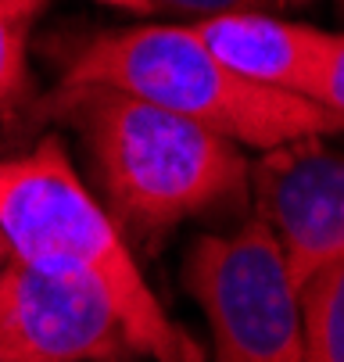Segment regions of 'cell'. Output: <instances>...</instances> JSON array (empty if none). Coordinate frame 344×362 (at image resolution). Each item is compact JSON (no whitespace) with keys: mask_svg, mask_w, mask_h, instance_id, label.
Instances as JSON below:
<instances>
[{"mask_svg":"<svg viewBox=\"0 0 344 362\" xmlns=\"http://www.w3.org/2000/svg\"><path fill=\"white\" fill-rule=\"evenodd\" d=\"M61 86H108L259 151L340 129L316 100L233 76L186 22L90 36L69 58Z\"/></svg>","mask_w":344,"mask_h":362,"instance_id":"obj_3","label":"cell"},{"mask_svg":"<svg viewBox=\"0 0 344 362\" xmlns=\"http://www.w3.org/2000/svg\"><path fill=\"white\" fill-rule=\"evenodd\" d=\"M0 237L15 262L101 294L129 351L155 362H201L198 341L165 316L119 223L86 190L58 136L0 162Z\"/></svg>","mask_w":344,"mask_h":362,"instance_id":"obj_1","label":"cell"},{"mask_svg":"<svg viewBox=\"0 0 344 362\" xmlns=\"http://www.w3.org/2000/svg\"><path fill=\"white\" fill-rule=\"evenodd\" d=\"M312 100L323 112H330L344 129V36H333V33L326 36V54H323Z\"/></svg>","mask_w":344,"mask_h":362,"instance_id":"obj_11","label":"cell"},{"mask_svg":"<svg viewBox=\"0 0 344 362\" xmlns=\"http://www.w3.org/2000/svg\"><path fill=\"white\" fill-rule=\"evenodd\" d=\"M0 269H4V255H0Z\"/></svg>","mask_w":344,"mask_h":362,"instance_id":"obj_13","label":"cell"},{"mask_svg":"<svg viewBox=\"0 0 344 362\" xmlns=\"http://www.w3.org/2000/svg\"><path fill=\"white\" fill-rule=\"evenodd\" d=\"M51 105L83 133L108 212L133 233H162L248 194L240 144L183 115L108 86H61Z\"/></svg>","mask_w":344,"mask_h":362,"instance_id":"obj_2","label":"cell"},{"mask_svg":"<svg viewBox=\"0 0 344 362\" xmlns=\"http://www.w3.org/2000/svg\"><path fill=\"white\" fill-rule=\"evenodd\" d=\"M129 355L119 320L86 284L22 262L0 269V362H112Z\"/></svg>","mask_w":344,"mask_h":362,"instance_id":"obj_5","label":"cell"},{"mask_svg":"<svg viewBox=\"0 0 344 362\" xmlns=\"http://www.w3.org/2000/svg\"><path fill=\"white\" fill-rule=\"evenodd\" d=\"M259 219L269 226L294 287L344 255V154L316 140L273 147L251 169Z\"/></svg>","mask_w":344,"mask_h":362,"instance_id":"obj_6","label":"cell"},{"mask_svg":"<svg viewBox=\"0 0 344 362\" xmlns=\"http://www.w3.org/2000/svg\"><path fill=\"white\" fill-rule=\"evenodd\" d=\"M186 287L212 323L215 362H305L298 287L262 219L201 237L186 258Z\"/></svg>","mask_w":344,"mask_h":362,"instance_id":"obj_4","label":"cell"},{"mask_svg":"<svg viewBox=\"0 0 344 362\" xmlns=\"http://www.w3.org/2000/svg\"><path fill=\"white\" fill-rule=\"evenodd\" d=\"M51 0H0V119L29 97V40Z\"/></svg>","mask_w":344,"mask_h":362,"instance_id":"obj_9","label":"cell"},{"mask_svg":"<svg viewBox=\"0 0 344 362\" xmlns=\"http://www.w3.org/2000/svg\"><path fill=\"white\" fill-rule=\"evenodd\" d=\"M305 362H344V255L298 287Z\"/></svg>","mask_w":344,"mask_h":362,"instance_id":"obj_8","label":"cell"},{"mask_svg":"<svg viewBox=\"0 0 344 362\" xmlns=\"http://www.w3.org/2000/svg\"><path fill=\"white\" fill-rule=\"evenodd\" d=\"M337 4H340V8H344V0H337Z\"/></svg>","mask_w":344,"mask_h":362,"instance_id":"obj_14","label":"cell"},{"mask_svg":"<svg viewBox=\"0 0 344 362\" xmlns=\"http://www.w3.org/2000/svg\"><path fill=\"white\" fill-rule=\"evenodd\" d=\"M108 8H119V11H133V15H155V0H101Z\"/></svg>","mask_w":344,"mask_h":362,"instance_id":"obj_12","label":"cell"},{"mask_svg":"<svg viewBox=\"0 0 344 362\" xmlns=\"http://www.w3.org/2000/svg\"><path fill=\"white\" fill-rule=\"evenodd\" d=\"M305 0H155V15H169L179 22H201L212 15H230V11H283L298 8Z\"/></svg>","mask_w":344,"mask_h":362,"instance_id":"obj_10","label":"cell"},{"mask_svg":"<svg viewBox=\"0 0 344 362\" xmlns=\"http://www.w3.org/2000/svg\"><path fill=\"white\" fill-rule=\"evenodd\" d=\"M186 25L233 76L312 100L330 33L269 11H230Z\"/></svg>","mask_w":344,"mask_h":362,"instance_id":"obj_7","label":"cell"}]
</instances>
